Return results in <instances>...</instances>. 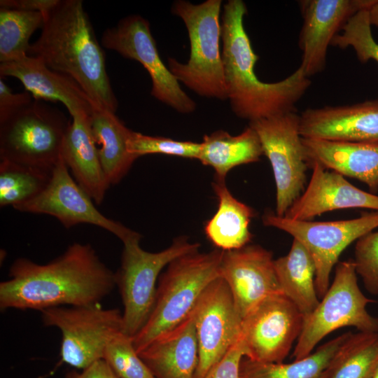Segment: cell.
Segmentation results:
<instances>
[{
	"label": "cell",
	"mask_w": 378,
	"mask_h": 378,
	"mask_svg": "<svg viewBox=\"0 0 378 378\" xmlns=\"http://www.w3.org/2000/svg\"><path fill=\"white\" fill-rule=\"evenodd\" d=\"M116 286L115 272L88 244L74 243L46 264L16 259L0 283V308L34 309L99 304Z\"/></svg>",
	"instance_id": "obj_1"
},
{
	"label": "cell",
	"mask_w": 378,
	"mask_h": 378,
	"mask_svg": "<svg viewBox=\"0 0 378 378\" xmlns=\"http://www.w3.org/2000/svg\"><path fill=\"white\" fill-rule=\"evenodd\" d=\"M247 13L241 0H229L221 17L222 61L227 99L233 112L249 122L295 111V104L312 84L298 67L274 83L258 79L254 67L258 56L245 30Z\"/></svg>",
	"instance_id": "obj_2"
},
{
	"label": "cell",
	"mask_w": 378,
	"mask_h": 378,
	"mask_svg": "<svg viewBox=\"0 0 378 378\" xmlns=\"http://www.w3.org/2000/svg\"><path fill=\"white\" fill-rule=\"evenodd\" d=\"M44 24L29 55L66 74L99 106L115 113L118 101L98 42L81 0H59L43 14Z\"/></svg>",
	"instance_id": "obj_3"
},
{
	"label": "cell",
	"mask_w": 378,
	"mask_h": 378,
	"mask_svg": "<svg viewBox=\"0 0 378 378\" xmlns=\"http://www.w3.org/2000/svg\"><path fill=\"white\" fill-rule=\"evenodd\" d=\"M223 253L218 248L206 253L197 251L167 265L160 276L151 313L132 338L137 353L190 315L205 288L219 276Z\"/></svg>",
	"instance_id": "obj_4"
},
{
	"label": "cell",
	"mask_w": 378,
	"mask_h": 378,
	"mask_svg": "<svg viewBox=\"0 0 378 378\" xmlns=\"http://www.w3.org/2000/svg\"><path fill=\"white\" fill-rule=\"evenodd\" d=\"M221 0L193 4L184 0L173 4L172 12L187 28L190 53L187 63L168 59V68L178 81L197 94L220 100L227 99L220 51Z\"/></svg>",
	"instance_id": "obj_5"
},
{
	"label": "cell",
	"mask_w": 378,
	"mask_h": 378,
	"mask_svg": "<svg viewBox=\"0 0 378 378\" xmlns=\"http://www.w3.org/2000/svg\"><path fill=\"white\" fill-rule=\"evenodd\" d=\"M141 235L132 232L122 240L120 266L115 272L116 286L123 304V332L134 337L143 328L153 309L156 282L162 270L175 259L199 251L200 244L187 237L174 239L159 252H148L140 246Z\"/></svg>",
	"instance_id": "obj_6"
},
{
	"label": "cell",
	"mask_w": 378,
	"mask_h": 378,
	"mask_svg": "<svg viewBox=\"0 0 378 378\" xmlns=\"http://www.w3.org/2000/svg\"><path fill=\"white\" fill-rule=\"evenodd\" d=\"M315 309L304 317L302 330L293 352L294 360L312 353L329 333L346 326L360 332H378V318L370 315L367 305L374 300L359 288L354 260L339 262L332 283Z\"/></svg>",
	"instance_id": "obj_7"
},
{
	"label": "cell",
	"mask_w": 378,
	"mask_h": 378,
	"mask_svg": "<svg viewBox=\"0 0 378 378\" xmlns=\"http://www.w3.org/2000/svg\"><path fill=\"white\" fill-rule=\"evenodd\" d=\"M70 124L61 111L34 99L0 124V160L52 170Z\"/></svg>",
	"instance_id": "obj_8"
},
{
	"label": "cell",
	"mask_w": 378,
	"mask_h": 378,
	"mask_svg": "<svg viewBox=\"0 0 378 378\" xmlns=\"http://www.w3.org/2000/svg\"><path fill=\"white\" fill-rule=\"evenodd\" d=\"M41 312L43 325L62 332V360L78 369L102 359L109 341L123 331L122 313L99 304L56 307Z\"/></svg>",
	"instance_id": "obj_9"
},
{
	"label": "cell",
	"mask_w": 378,
	"mask_h": 378,
	"mask_svg": "<svg viewBox=\"0 0 378 378\" xmlns=\"http://www.w3.org/2000/svg\"><path fill=\"white\" fill-rule=\"evenodd\" d=\"M262 223L287 232L308 250L316 266V292L322 298L330 286L331 271L343 251L378 227V211L335 221L298 220L266 213Z\"/></svg>",
	"instance_id": "obj_10"
},
{
	"label": "cell",
	"mask_w": 378,
	"mask_h": 378,
	"mask_svg": "<svg viewBox=\"0 0 378 378\" xmlns=\"http://www.w3.org/2000/svg\"><path fill=\"white\" fill-rule=\"evenodd\" d=\"M295 111L249 122L269 160L276 184V215L284 216L305 189L309 167Z\"/></svg>",
	"instance_id": "obj_11"
},
{
	"label": "cell",
	"mask_w": 378,
	"mask_h": 378,
	"mask_svg": "<svg viewBox=\"0 0 378 378\" xmlns=\"http://www.w3.org/2000/svg\"><path fill=\"white\" fill-rule=\"evenodd\" d=\"M101 42L104 48L137 61L146 69L152 80L150 93L155 99L181 113L195 110V102L162 61L147 20L139 15H128L106 29Z\"/></svg>",
	"instance_id": "obj_12"
},
{
	"label": "cell",
	"mask_w": 378,
	"mask_h": 378,
	"mask_svg": "<svg viewBox=\"0 0 378 378\" xmlns=\"http://www.w3.org/2000/svg\"><path fill=\"white\" fill-rule=\"evenodd\" d=\"M192 313L198 344L195 378H204L241 337L242 319L220 276L205 288Z\"/></svg>",
	"instance_id": "obj_13"
},
{
	"label": "cell",
	"mask_w": 378,
	"mask_h": 378,
	"mask_svg": "<svg viewBox=\"0 0 378 378\" xmlns=\"http://www.w3.org/2000/svg\"><path fill=\"white\" fill-rule=\"evenodd\" d=\"M303 318L285 295L266 298L242 321L246 358L262 363H283L300 335Z\"/></svg>",
	"instance_id": "obj_14"
},
{
	"label": "cell",
	"mask_w": 378,
	"mask_h": 378,
	"mask_svg": "<svg viewBox=\"0 0 378 378\" xmlns=\"http://www.w3.org/2000/svg\"><path fill=\"white\" fill-rule=\"evenodd\" d=\"M92 199L70 175L62 155L53 168L47 187L37 197L13 207L22 212L47 214L56 218L66 228L80 223L99 226L120 240L132 230L110 219L95 207Z\"/></svg>",
	"instance_id": "obj_15"
},
{
	"label": "cell",
	"mask_w": 378,
	"mask_h": 378,
	"mask_svg": "<svg viewBox=\"0 0 378 378\" xmlns=\"http://www.w3.org/2000/svg\"><path fill=\"white\" fill-rule=\"evenodd\" d=\"M219 276L228 286L242 321L266 298L284 294L272 253L260 245L223 251Z\"/></svg>",
	"instance_id": "obj_16"
},
{
	"label": "cell",
	"mask_w": 378,
	"mask_h": 378,
	"mask_svg": "<svg viewBox=\"0 0 378 378\" xmlns=\"http://www.w3.org/2000/svg\"><path fill=\"white\" fill-rule=\"evenodd\" d=\"M377 0H302L303 18L299 36L302 54L299 68L307 78L322 71L328 46L356 13L370 9Z\"/></svg>",
	"instance_id": "obj_17"
},
{
	"label": "cell",
	"mask_w": 378,
	"mask_h": 378,
	"mask_svg": "<svg viewBox=\"0 0 378 378\" xmlns=\"http://www.w3.org/2000/svg\"><path fill=\"white\" fill-rule=\"evenodd\" d=\"M299 130L303 138L378 142V99L308 108L300 115Z\"/></svg>",
	"instance_id": "obj_18"
},
{
	"label": "cell",
	"mask_w": 378,
	"mask_h": 378,
	"mask_svg": "<svg viewBox=\"0 0 378 378\" xmlns=\"http://www.w3.org/2000/svg\"><path fill=\"white\" fill-rule=\"evenodd\" d=\"M307 187L284 217L310 220L335 210L363 208L378 211V195L359 189L342 175L314 162Z\"/></svg>",
	"instance_id": "obj_19"
},
{
	"label": "cell",
	"mask_w": 378,
	"mask_h": 378,
	"mask_svg": "<svg viewBox=\"0 0 378 378\" xmlns=\"http://www.w3.org/2000/svg\"><path fill=\"white\" fill-rule=\"evenodd\" d=\"M0 75L18 79L36 100L61 102L71 116L80 112L90 115L98 106L74 79L51 69L37 57L24 55L1 62Z\"/></svg>",
	"instance_id": "obj_20"
},
{
	"label": "cell",
	"mask_w": 378,
	"mask_h": 378,
	"mask_svg": "<svg viewBox=\"0 0 378 378\" xmlns=\"http://www.w3.org/2000/svg\"><path fill=\"white\" fill-rule=\"evenodd\" d=\"M309 166L317 162L343 176L367 185L372 193L378 191V142H350L303 138Z\"/></svg>",
	"instance_id": "obj_21"
},
{
	"label": "cell",
	"mask_w": 378,
	"mask_h": 378,
	"mask_svg": "<svg viewBox=\"0 0 378 378\" xmlns=\"http://www.w3.org/2000/svg\"><path fill=\"white\" fill-rule=\"evenodd\" d=\"M138 354L155 378H195L198 344L192 313Z\"/></svg>",
	"instance_id": "obj_22"
},
{
	"label": "cell",
	"mask_w": 378,
	"mask_h": 378,
	"mask_svg": "<svg viewBox=\"0 0 378 378\" xmlns=\"http://www.w3.org/2000/svg\"><path fill=\"white\" fill-rule=\"evenodd\" d=\"M62 155L76 181L97 204H100L110 187L103 172L92 136L90 115L71 116Z\"/></svg>",
	"instance_id": "obj_23"
},
{
	"label": "cell",
	"mask_w": 378,
	"mask_h": 378,
	"mask_svg": "<svg viewBox=\"0 0 378 378\" xmlns=\"http://www.w3.org/2000/svg\"><path fill=\"white\" fill-rule=\"evenodd\" d=\"M90 122L106 178L110 186L117 184L137 159L128 150L132 130L124 125L115 113L99 106H94L90 115Z\"/></svg>",
	"instance_id": "obj_24"
},
{
	"label": "cell",
	"mask_w": 378,
	"mask_h": 378,
	"mask_svg": "<svg viewBox=\"0 0 378 378\" xmlns=\"http://www.w3.org/2000/svg\"><path fill=\"white\" fill-rule=\"evenodd\" d=\"M212 187L218 206L215 214L204 225L207 239L216 248L224 251L245 246L252 239L249 225L255 215L254 210L231 194L225 180L215 178Z\"/></svg>",
	"instance_id": "obj_25"
},
{
	"label": "cell",
	"mask_w": 378,
	"mask_h": 378,
	"mask_svg": "<svg viewBox=\"0 0 378 378\" xmlns=\"http://www.w3.org/2000/svg\"><path fill=\"white\" fill-rule=\"evenodd\" d=\"M262 155L259 137L248 125L236 136L223 130L204 135L198 160L204 165L214 169L215 178L225 180L232 168L257 162Z\"/></svg>",
	"instance_id": "obj_26"
},
{
	"label": "cell",
	"mask_w": 378,
	"mask_h": 378,
	"mask_svg": "<svg viewBox=\"0 0 378 378\" xmlns=\"http://www.w3.org/2000/svg\"><path fill=\"white\" fill-rule=\"evenodd\" d=\"M276 276L283 293L297 307L303 318L319 303L316 289V266L308 250L293 241L287 255L274 260Z\"/></svg>",
	"instance_id": "obj_27"
},
{
	"label": "cell",
	"mask_w": 378,
	"mask_h": 378,
	"mask_svg": "<svg viewBox=\"0 0 378 378\" xmlns=\"http://www.w3.org/2000/svg\"><path fill=\"white\" fill-rule=\"evenodd\" d=\"M350 334H342L323 344L307 357L289 363H262L244 357L240 364L239 377L320 378Z\"/></svg>",
	"instance_id": "obj_28"
},
{
	"label": "cell",
	"mask_w": 378,
	"mask_h": 378,
	"mask_svg": "<svg viewBox=\"0 0 378 378\" xmlns=\"http://www.w3.org/2000/svg\"><path fill=\"white\" fill-rule=\"evenodd\" d=\"M377 366L378 332H351L320 378H371Z\"/></svg>",
	"instance_id": "obj_29"
},
{
	"label": "cell",
	"mask_w": 378,
	"mask_h": 378,
	"mask_svg": "<svg viewBox=\"0 0 378 378\" xmlns=\"http://www.w3.org/2000/svg\"><path fill=\"white\" fill-rule=\"evenodd\" d=\"M52 170L1 160L0 206L14 207L37 197L48 185Z\"/></svg>",
	"instance_id": "obj_30"
},
{
	"label": "cell",
	"mask_w": 378,
	"mask_h": 378,
	"mask_svg": "<svg viewBox=\"0 0 378 378\" xmlns=\"http://www.w3.org/2000/svg\"><path fill=\"white\" fill-rule=\"evenodd\" d=\"M43 24L42 13L0 8V63L29 55V39Z\"/></svg>",
	"instance_id": "obj_31"
},
{
	"label": "cell",
	"mask_w": 378,
	"mask_h": 378,
	"mask_svg": "<svg viewBox=\"0 0 378 378\" xmlns=\"http://www.w3.org/2000/svg\"><path fill=\"white\" fill-rule=\"evenodd\" d=\"M369 19V9L354 15L343 26L342 33L335 36L331 46L341 49L352 47L363 64L370 59L378 63V43L374 39Z\"/></svg>",
	"instance_id": "obj_32"
},
{
	"label": "cell",
	"mask_w": 378,
	"mask_h": 378,
	"mask_svg": "<svg viewBox=\"0 0 378 378\" xmlns=\"http://www.w3.org/2000/svg\"><path fill=\"white\" fill-rule=\"evenodd\" d=\"M102 359L119 378H155L139 356L132 337L123 331L109 341Z\"/></svg>",
	"instance_id": "obj_33"
},
{
	"label": "cell",
	"mask_w": 378,
	"mask_h": 378,
	"mask_svg": "<svg viewBox=\"0 0 378 378\" xmlns=\"http://www.w3.org/2000/svg\"><path fill=\"white\" fill-rule=\"evenodd\" d=\"M200 148L201 143L153 136L134 131L128 140L129 152L137 158L145 155L162 154L198 160Z\"/></svg>",
	"instance_id": "obj_34"
},
{
	"label": "cell",
	"mask_w": 378,
	"mask_h": 378,
	"mask_svg": "<svg viewBox=\"0 0 378 378\" xmlns=\"http://www.w3.org/2000/svg\"><path fill=\"white\" fill-rule=\"evenodd\" d=\"M354 262L357 274L371 294H378V231H372L356 241Z\"/></svg>",
	"instance_id": "obj_35"
},
{
	"label": "cell",
	"mask_w": 378,
	"mask_h": 378,
	"mask_svg": "<svg viewBox=\"0 0 378 378\" xmlns=\"http://www.w3.org/2000/svg\"><path fill=\"white\" fill-rule=\"evenodd\" d=\"M246 356V350L241 336L204 378H240V364Z\"/></svg>",
	"instance_id": "obj_36"
},
{
	"label": "cell",
	"mask_w": 378,
	"mask_h": 378,
	"mask_svg": "<svg viewBox=\"0 0 378 378\" xmlns=\"http://www.w3.org/2000/svg\"><path fill=\"white\" fill-rule=\"evenodd\" d=\"M32 95L28 91L13 92L10 88L0 79V124L6 122L32 102Z\"/></svg>",
	"instance_id": "obj_37"
},
{
	"label": "cell",
	"mask_w": 378,
	"mask_h": 378,
	"mask_svg": "<svg viewBox=\"0 0 378 378\" xmlns=\"http://www.w3.org/2000/svg\"><path fill=\"white\" fill-rule=\"evenodd\" d=\"M59 0H1L0 8L24 11L40 12L43 14L53 8Z\"/></svg>",
	"instance_id": "obj_38"
},
{
	"label": "cell",
	"mask_w": 378,
	"mask_h": 378,
	"mask_svg": "<svg viewBox=\"0 0 378 378\" xmlns=\"http://www.w3.org/2000/svg\"><path fill=\"white\" fill-rule=\"evenodd\" d=\"M66 378H119L104 359H99L87 368L81 372L71 371Z\"/></svg>",
	"instance_id": "obj_39"
},
{
	"label": "cell",
	"mask_w": 378,
	"mask_h": 378,
	"mask_svg": "<svg viewBox=\"0 0 378 378\" xmlns=\"http://www.w3.org/2000/svg\"><path fill=\"white\" fill-rule=\"evenodd\" d=\"M369 19L371 25L378 27V0L369 9Z\"/></svg>",
	"instance_id": "obj_40"
},
{
	"label": "cell",
	"mask_w": 378,
	"mask_h": 378,
	"mask_svg": "<svg viewBox=\"0 0 378 378\" xmlns=\"http://www.w3.org/2000/svg\"><path fill=\"white\" fill-rule=\"evenodd\" d=\"M371 378H378V366Z\"/></svg>",
	"instance_id": "obj_41"
}]
</instances>
